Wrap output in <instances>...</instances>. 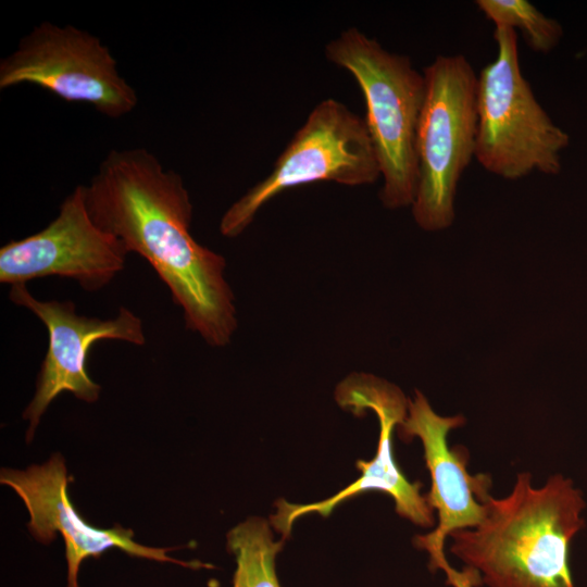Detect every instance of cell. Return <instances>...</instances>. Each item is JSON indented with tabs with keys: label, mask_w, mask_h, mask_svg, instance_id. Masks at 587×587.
I'll list each match as a JSON object with an SVG mask.
<instances>
[{
	"label": "cell",
	"mask_w": 587,
	"mask_h": 587,
	"mask_svg": "<svg viewBox=\"0 0 587 587\" xmlns=\"http://www.w3.org/2000/svg\"><path fill=\"white\" fill-rule=\"evenodd\" d=\"M88 212L103 232L143 258L209 346H227L238 326L225 258L190 233L192 203L182 176L145 148L111 150L89 184Z\"/></svg>",
	"instance_id": "cell-1"
},
{
	"label": "cell",
	"mask_w": 587,
	"mask_h": 587,
	"mask_svg": "<svg viewBox=\"0 0 587 587\" xmlns=\"http://www.w3.org/2000/svg\"><path fill=\"white\" fill-rule=\"evenodd\" d=\"M475 527L452 532L450 552L487 587H575L570 545L585 526L584 495L553 474L536 487L528 472L516 475L502 498L489 495Z\"/></svg>",
	"instance_id": "cell-2"
},
{
	"label": "cell",
	"mask_w": 587,
	"mask_h": 587,
	"mask_svg": "<svg viewBox=\"0 0 587 587\" xmlns=\"http://www.w3.org/2000/svg\"><path fill=\"white\" fill-rule=\"evenodd\" d=\"M325 55L352 75L364 96V121L383 178L382 204L390 210L411 207L417 186L415 142L424 74L409 57L387 51L355 27L330 40Z\"/></svg>",
	"instance_id": "cell-3"
},
{
	"label": "cell",
	"mask_w": 587,
	"mask_h": 587,
	"mask_svg": "<svg viewBox=\"0 0 587 587\" xmlns=\"http://www.w3.org/2000/svg\"><path fill=\"white\" fill-rule=\"evenodd\" d=\"M494 37L496 59L477 75L475 159L504 179L533 172L557 175L570 136L552 122L523 76L516 32L495 27Z\"/></svg>",
	"instance_id": "cell-4"
},
{
	"label": "cell",
	"mask_w": 587,
	"mask_h": 587,
	"mask_svg": "<svg viewBox=\"0 0 587 587\" xmlns=\"http://www.w3.org/2000/svg\"><path fill=\"white\" fill-rule=\"evenodd\" d=\"M425 97L416 130V225L439 232L454 221V198L475 159L477 74L462 54L438 55L424 68Z\"/></svg>",
	"instance_id": "cell-5"
},
{
	"label": "cell",
	"mask_w": 587,
	"mask_h": 587,
	"mask_svg": "<svg viewBox=\"0 0 587 587\" xmlns=\"http://www.w3.org/2000/svg\"><path fill=\"white\" fill-rule=\"evenodd\" d=\"M379 177L364 118L338 100L324 99L296 132L271 173L225 211L220 232L228 238L241 235L261 208L287 189L314 182L362 186Z\"/></svg>",
	"instance_id": "cell-6"
},
{
	"label": "cell",
	"mask_w": 587,
	"mask_h": 587,
	"mask_svg": "<svg viewBox=\"0 0 587 587\" xmlns=\"http://www.w3.org/2000/svg\"><path fill=\"white\" fill-rule=\"evenodd\" d=\"M110 49L72 25L42 22L0 61V89L29 84L67 102L92 105L118 118L138 103L136 90L117 71Z\"/></svg>",
	"instance_id": "cell-7"
},
{
	"label": "cell",
	"mask_w": 587,
	"mask_h": 587,
	"mask_svg": "<svg viewBox=\"0 0 587 587\" xmlns=\"http://www.w3.org/2000/svg\"><path fill=\"white\" fill-rule=\"evenodd\" d=\"M462 414L441 416L434 411L427 398L414 391L409 401L408 415L397 427L399 437L410 442L419 438L424 461L430 476V489L425 495L428 504L437 511L435 530L413 538L415 548L428 552V567L435 573L442 570L447 584L452 587H477L479 576L472 570H454L446 559V538L454 530L478 525L485 515L484 501L490 495L491 478L487 474L471 475L467 471L469 451L461 445H448V434L465 424Z\"/></svg>",
	"instance_id": "cell-8"
},
{
	"label": "cell",
	"mask_w": 587,
	"mask_h": 587,
	"mask_svg": "<svg viewBox=\"0 0 587 587\" xmlns=\"http://www.w3.org/2000/svg\"><path fill=\"white\" fill-rule=\"evenodd\" d=\"M338 405L355 416L373 411L379 422L377 450L371 461L359 460L361 476L336 495L309 504L276 501V513L271 515L272 525L290 536L294 522L309 513L328 516L341 502L360 494L376 490L392 498L396 512L413 524L429 528L435 525L434 510L420 490V482L411 483L396 463L392 450L394 430L405 420L409 401L395 384L369 373H351L335 389Z\"/></svg>",
	"instance_id": "cell-9"
},
{
	"label": "cell",
	"mask_w": 587,
	"mask_h": 587,
	"mask_svg": "<svg viewBox=\"0 0 587 587\" xmlns=\"http://www.w3.org/2000/svg\"><path fill=\"white\" fill-rule=\"evenodd\" d=\"M127 253L117 238L95 224L84 185H78L43 229L0 248V283L11 286L58 276L95 292L124 268Z\"/></svg>",
	"instance_id": "cell-10"
},
{
	"label": "cell",
	"mask_w": 587,
	"mask_h": 587,
	"mask_svg": "<svg viewBox=\"0 0 587 587\" xmlns=\"http://www.w3.org/2000/svg\"><path fill=\"white\" fill-rule=\"evenodd\" d=\"M9 299L32 311L49 335L34 398L23 412V419L29 422L26 441L30 442L42 414L60 394L68 391L89 403L99 399L101 386L86 369L89 349L96 341L115 339L143 346L146 336L140 317L124 307L113 319L78 315L74 302L39 300L26 284L11 285Z\"/></svg>",
	"instance_id": "cell-11"
},
{
	"label": "cell",
	"mask_w": 587,
	"mask_h": 587,
	"mask_svg": "<svg viewBox=\"0 0 587 587\" xmlns=\"http://www.w3.org/2000/svg\"><path fill=\"white\" fill-rule=\"evenodd\" d=\"M65 461L54 453L40 465L26 470L2 469L0 482L11 487L23 500L28 513L27 527L34 538L42 544L51 542L60 534L65 544L67 564L66 587L78 586L80 564L88 558H99L109 549H118L130 557L172 562L186 567L203 566L195 561L186 562L166 554L172 548L148 547L135 541L134 532L116 525L99 528L86 523L70 501Z\"/></svg>",
	"instance_id": "cell-12"
},
{
	"label": "cell",
	"mask_w": 587,
	"mask_h": 587,
	"mask_svg": "<svg viewBox=\"0 0 587 587\" xmlns=\"http://www.w3.org/2000/svg\"><path fill=\"white\" fill-rule=\"evenodd\" d=\"M285 539L275 541L270 524L250 517L227 534V549L235 557L232 587H280L275 560Z\"/></svg>",
	"instance_id": "cell-13"
},
{
	"label": "cell",
	"mask_w": 587,
	"mask_h": 587,
	"mask_svg": "<svg viewBox=\"0 0 587 587\" xmlns=\"http://www.w3.org/2000/svg\"><path fill=\"white\" fill-rule=\"evenodd\" d=\"M475 3L495 27L521 30L527 46L536 52H550L563 36L560 23L527 0H477Z\"/></svg>",
	"instance_id": "cell-14"
}]
</instances>
